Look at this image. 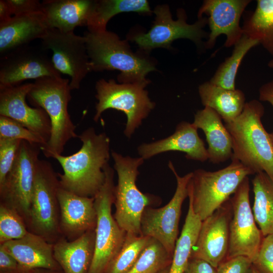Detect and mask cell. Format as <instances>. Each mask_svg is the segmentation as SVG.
Wrapping results in <instances>:
<instances>
[{"mask_svg":"<svg viewBox=\"0 0 273 273\" xmlns=\"http://www.w3.org/2000/svg\"><path fill=\"white\" fill-rule=\"evenodd\" d=\"M197 129L193 123L181 121L177 124L172 134L140 145L138 147V154L145 160L163 153L179 151L186 154L187 159L205 162L208 160V154Z\"/></svg>","mask_w":273,"mask_h":273,"instance_id":"ffe728a7","label":"cell"},{"mask_svg":"<svg viewBox=\"0 0 273 273\" xmlns=\"http://www.w3.org/2000/svg\"><path fill=\"white\" fill-rule=\"evenodd\" d=\"M58 178L50 162L39 159L26 223L29 232L53 244L62 237L60 229Z\"/></svg>","mask_w":273,"mask_h":273,"instance_id":"52a82bcc","label":"cell"},{"mask_svg":"<svg viewBox=\"0 0 273 273\" xmlns=\"http://www.w3.org/2000/svg\"><path fill=\"white\" fill-rule=\"evenodd\" d=\"M252 261L247 257L238 256L225 259L216 268L217 273H250Z\"/></svg>","mask_w":273,"mask_h":273,"instance_id":"74e56055","label":"cell"},{"mask_svg":"<svg viewBox=\"0 0 273 273\" xmlns=\"http://www.w3.org/2000/svg\"><path fill=\"white\" fill-rule=\"evenodd\" d=\"M171 255L157 240L151 238L139 259L126 273H158L170 266Z\"/></svg>","mask_w":273,"mask_h":273,"instance_id":"d6a6232c","label":"cell"},{"mask_svg":"<svg viewBox=\"0 0 273 273\" xmlns=\"http://www.w3.org/2000/svg\"><path fill=\"white\" fill-rule=\"evenodd\" d=\"M264 113L263 105L253 99L224 125L232 140L231 159L239 161L254 174L265 172L273 181V132H268L262 123Z\"/></svg>","mask_w":273,"mask_h":273,"instance_id":"7a4b0ae2","label":"cell"},{"mask_svg":"<svg viewBox=\"0 0 273 273\" xmlns=\"http://www.w3.org/2000/svg\"><path fill=\"white\" fill-rule=\"evenodd\" d=\"M149 83H117L114 79L99 80L96 83L98 100L94 120L97 122L107 109H113L125 114L127 121L123 133L131 138L155 106L145 89Z\"/></svg>","mask_w":273,"mask_h":273,"instance_id":"9c48e42d","label":"cell"},{"mask_svg":"<svg viewBox=\"0 0 273 273\" xmlns=\"http://www.w3.org/2000/svg\"><path fill=\"white\" fill-rule=\"evenodd\" d=\"M250 0H205L198 12V18L207 17L210 33L204 47L211 49L217 38L221 34L226 36L224 46L231 47L236 44L244 35L240 21Z\"/></svg>","mask_w":273,"mask_h":273,"instance_id":"e0dca14e","label":"cell"},{"mask_svg":"<svg viewBox=\"0 0 273 273\" xmlns=\"http://www.w3.org/2000/svg\"><path fill=\"white\" fill-rule=\"evenodd\" d=\"M41 39L42 49L53 52L51 60L56 69L70 77L71 90L79 89L91 72L84 37L51 28Z\"/></svg>","mask_w":273,"mask_h":273,"instance_id":"5bb4252c","label":"cell"},{"mask_svg":"<svg viewBox=\"0 0 273 273\" xmlns=\"http://www.w3.org/2000/svg\"><path fill=\"white\" fill-rule=\"evenodd\" d=\"M184 273H217L216 268L207 261L191 258Z\"/></svg>","mask_w":273,"mask_h":273,"instance_id":"60d3db41","label":"cell"},{"mask_svg":"<svg viewBox=\"0 0 273 273\" xmlns=\"http://www.w3.org/2000/svg\"><path fill=\"white\" fill-rule=\"evenodd\" d=\"M61 76L52 60L42 50L24 46L3 55L0 61V86H15L26 80Z\"/></svg>","mask_w":273,"mask_h":273,"instance_id":"9a60e30c","label":"cell"},{"mask_svg":"<svg viewBox=\"0 0 273 273\" xmlns=\"http://www.w3.org/2000/svg\"><path fill=\"white\" fill-rule=\"evenodd\" d=\"M168 166L176 178L175 193L169 202L163 207H147L142 215L141 226L142 235L157 240L173 256L177 240L181 207L188 197V185L192 172L180 176L171 161L168 162Z\"/></svg>","mask_w":273,"mask_h":273,"instance_id":"8fae6325","label":"cell"},{"mask_svg":"<svg viewBox=\"0 0 273 273\" xmlns=\"http://www.w3.org/2000/svg\"><path fill=\"white\" fill-rule=\"evenodd\" d=\"M252 266L260 273H273V234L263 237Z\"/></svg>","mask_w":273,"mask_h":273,"instance_id":"8d00e7d4","label":"cell"},{"mask_svg":"<svg viewBox=\"0 0 273 273\" xmlns=\"http://www.w3.org/2000/svg\"><path fill=\"white\" fill-rule=\"evenodd\" d=\"M202 105L215 111L224 122L238 117L245 105L246 98L241 90H229L217 86L209 81L199 86Z\"/></svg>","mask_w":273,"mask_h":273,"instance_id":"484cf974","label":"cell"},{"mask_svg":"<svg viewBox=\"0 0 273 273\" xmlns=\"http://www.w3.org/2000/svg\"><path fill=\"white\" fill-rule=\"evenodd\" d=\"M170 266L162 270L161 271H159L158 273H168L169 270Z\"/></svg>","mask_w":273,"mask_h":273,"instance_id":"f6af8a7d","label":"cell"},{"mask_svg":"<svg viewBox=\"0 0 273 273\" xmlns=\"http://www.w3.org/2000/svg\"><path fill=\"white\" fill-rule=\"evenodd\" d=\"M41 11L15 15L0 22V53L2 56L17 48L41 39L49 29Z\"/></svg>","mask_w":273,"mask_h":273,"instance_id":"7402d4cb","label":"cell"},{"mask_svg":"<svg viewBox=\"0 0 273 273\" xmlns=\"http://www.w3.org/2000/svg\"><path fill=\"white\" fill-rule=\"evenodd\" d=\"M254 174L236 159L217 171L195 170L188 185L189 202L194 212L204 220L231 198L246 177Z\"/></svg>","mask_w":273,"mask_h":273,"instance_id":"8992f818","label":"cell"},{"mask_svg":"<svg viewBox=\"0 0 273 273\" xmlns=\"http://www.w3.org/2000/svg\"><path fill=\"white\" fill-rule=\"evenodd\" d=\"M58 199L60 229L63 237L72 241L95 230L97 211L94 197L80 196L60 187Z\"/></svg>","mask_w":273,"mask_h":273,"instance_id":"d6986e66","label":"cell"},{"mask_svg":"<svg viewBox=\"0 0 273 273\" xmlns=\"http://www.w3.org/2000/svg\"><path fill=\"white\" fill-rule=\"evenodd\" d=\"M22 141L0 138V186L11 170Z\"/></svg>","mask_w":273,"mask_h":273,"instance_id":"d590c367","label":"cell"},{"mask_svg":"<svg viewBox=\"0 0 273 273\" xmlns=\"http://www.w3.org/2000/svg\"><path fill=\"white\" fill-rule=\"evenodd\" d=\"M130 12L148 15L153 12L149 2L146 0L95 1L86 26L88 31L106 30L107 24L113 17L121 13Z\"/></svg>","mask_w":273,"mask_h":273,"instance_id":"83f0119b","label":"cell"},{"mask_svg":"<svg viewBox=\"0 0 273 273\" xmlns=\"http://www.w3.org/2000/svg\"><path fill=\"white\" fill-rule=\"evenodd\" d=\"M13 16L8 0L0 1V22L5 21Z\"/></svg>","mask_w":273,"mask_h":273,"instance_id":"7bdbcfd3","label":"cell"},{"mask_svg":"<svg viewBox=\"0 0 273 273\" xmlns=\"http://www.w3.org/2000/svg\"><path fill=\"white\" fill-rule=\"evenodd\" d=\"M0 138L20 140L38 145L40 148L47 143L38 134L16 121L0 115Z\"/></svg>","mask_w":273,"mask_h":273,"instance_id":"e575fe53","label":"cell"},{"mask_svg":"<svg viewBox=\"0 0 273 273\" xmlns=\"http://www.w3.org/2000/svg\"><path fill=\"white\" fill-rule=\"evenodd\" d=\"M28 232L24 219L18 212L1 203L0 244L22 238Z\"/></svg>","mask_w":273,"mask_h":273,"instance_id":"836d02e7","label":"cell"},{"mask_svg":"<svg viewBox=\"0 0 273 273\" xmlns=\"http://www.w3.org/2000/svg\"><path fill=\"white\" fill-rule=\"evenodd\" d=\"M95 230L69 241L61 237L53 244L54 256L64 273H87L95 251Z\"/></svg>","mask_w":273,"mask_h":273,"instance_id":"cb8c5ba5","label":"cell"},{"mask_svg":"<svg viewBox=\"0 0 273 273\" xmlns=\"http://www.w3.org/2000/svg\"><path fill=\"white\" fill-rule=\"evenodd\" d=\"M253 12L244 17V34L258 40L273 57V0H257Z\"/></svg>","mask_w":273,"mask_h":273,"instance_id":"4316f807","label":"cell"},{"mask_svg":"<svg viewBox=\"0 0 273 273\" xmlns=\"http://www.w3.org/2000/svg\"><path fill=\"white\" fill-rule=\"evenodd\" d=\"M248 176L230 198L233 215L229 226V246L225 259L244 256L252 261L259 252L263 236L257 226L249 200Z\"/></svg>","mask_w":273,"mask_h":273,"instance_id":"4fadbf2b","label":"cell"},{"mask_svg":"<svg viewBox=\"0 0 273 273\" xmlns=\"http://www.w3.org/2000/svg\"><path fill=\"white\" fill-rule=\"evenodd\" d=\"M32 83L15 86H0V115L19 122L40 136L47 143L51 132V123L46 111L31 107L26 101Z\"/></svg>","mask_w":273,"mask_h":273,"instance_id":"ac0fdd59","label":"cell"},{"mask_svg":"<svg viewBox=\"0 0 273 273\" xmlns=\"http://www.w3.org/2000/svg\"><path fill=\"white\" fill-rule=\"evenodd\" d=\"M202 220L194 212L189 202L182 231L177 239L168 273H184L196 242Z\"/></svg>","mask_w":273,"mask_h":273,"instance_id":"f546056e","label":"cell"},{"mask_svg":"<svg viewBox=\"0 0 273 273\" xmlns=\"http://www.w3.org/2000/svg\"><path fill=\"white\" fill-rule=\"evenodd\" d=\"M91 71L118 70L119 83H149L146 78L156 70L152 61L132 52L128 43L115 33L105 30L85 33L84 36Z\"/></svg>","mask_w":273,"mask_h":273,"instance_id":"277c9868","label":"cell"},{"mask_svg":"<svg viewBox=\"0 0 273 273\" xmlns=\"http://www.w3.org/2000/svg\"><path fill=\"white\" fill-rule=\"evenodd\" d=\"M267 65L269 67L273 68V59L268 62Z\"/></svg>","mask_w":273,"mask_h":273,"instance_id":"bcb514c9","label":"cell"},{"mask_svg":"<svg viewBox=\"0 0 273 273\" xmlns=\"http://www.w3.org/2000/svg\"><path fill=\"white\" fill-rule=\"evenodd\" d=\"M250 273H260L258 271H257L255 268H254L252 266V269H251V271L250 272Z\"/></svg>","mask_w":273,"mask_h":273,"instance_id":"c3c4849f","label":"cell"},{"mask_svg":"<svg viewBox=\"0 0 273 273\" xmlns=\"http://www.w3.org/2000/svg\"><path fill=\"white\" fill-rule=\"evenodd\" d=\"M233 215L230 198L212 214L202 221L191 258L204 260L215 268L226 257L229 226Z\"/></svg>","mask_w":273,"mask_h":273,"instance_id":"2e32d148","label":"cell"},{"mask_svg":"<svg viewBox=\"0 0 273 273\" xmlns=\"http://www.w3.org/2000/svg\"><path fill=\"white\" fill-rule=\"evenodd\" d=\"M0 246L17 260L24 273L36 269L61 270L54 256L53 244L30 232Z\"/></svg>","mask_w":273,"mask_h":273,"instance_id":"44dd1931","label":"cell"},{"mask_svg":"<svg viewBox=\"0 0 273 273\" xmlns=\"http://www.w3.org/2000/svg\"><path fill=\"white\" fill-rule=\"evenodd\" d=\"M151 238L126 234L124 243L105 273H126L135 263Z\"/></svg>","mask_w":273,"mask_h":273,"instance_id":"1f68e13d","label":"cell"},{"mask_svg":"<svg viewBox=\"0 0 273 273\" xmlns=\"http://www.w3.org/2000/svg\"><path fill=\"white\" fill-rule=\"evenodd\" d=\"M92 0H44L41 11L50 29L74 32L78 26H87L94 7Z\"/></svg>","mask_w":273,"mask_h":273,"instance_id":"603a6c76","label":"cell"},{"mask_svg":"<svg viewBox=\"0 0 273 273\" xmlns=\"http://www.w3.org/2000/svg\"><path fill=\"white\" fill-rule=\"evenodd\" d=\"M82 142L80 149L69 155H56L63 173H58L60 187L76 195L94 197L106 180L104 171L110 157L109 136L97 133L93 127L78 135Z\"/></svg>","mask_w":273,"mask_h":273,"instance_id":"6da1fadb","label":"cell"},{"mask_svg":"<svg viewBox=\"0 0 273 273\" xmlns=\"http://www.w3.org/2000/svg\"><path fill=\"white\" fill-rule=\"evenodd\" d=\"M40 147L22 141L14 164L0 186L1 203L28 219L31 196Z\"/></svg>","mask_w":273,"mask_h":273,"instance_id":"7c38bea8","label":"cell"},{"mask_svg":"<svg viewBox=\"0 0 273 273\" xmlns=\"http://www.w3.org/2000/svg\"><path fill=\"white\" fill-rule=\"evenodd\" d=\"M104 171L105 182L94 197L97 211L95 251L87 273H105L121 249L126 234L112 214L114 202V170L108 163Z\"/></svg>","mask_w":273,"mask_h":273,"instance_id":"ba28073f","label":"cell"},{"mask_svg":"<svg viewBox=\"0 0 273 273\" xmlns=\"http://www.w3.org/2000/svg\"><path fill=\"white\" fill-rule=\"evenodd\" d=\"M259 100L268 102L273 107V79L260 86L259 89Z\"/></svg>","mask_w":273,"mask_h":273,"instance_id":"b9f144b4","label":"cell"},{"mask_svg":"<svg viewBox=\"0 0 273 273\" xmlns=\"http://www.w3.org/2000/svg\"><path fill=\"white\" fill-rule=\"evenodd\" d=\"M192 123L197 129H202L205 135L210 162L219 164L232 158L231 136L221 117L215 111L208 107L197 111Z\"/></svg>","mask_w":273,"mask_h":273,"instance_id":"d4e9b609","label":"cell"},{"mask_svg":"<svg viewBox=\"0 0 273 273\" xmlns=\"http://www.w3.org/2000/svg\"><path fill=\"white\" fill-rule=\"evenodd\" d=\"M61 270H54L46 269H36L31 271L29 273H64Z\"/></svg>","mask_w":273,"mask_h":273,"instance_id":"ee69618b","label":"cell"},{"mask_svg":"<svg viewBox=\"0 0 273 273\" xmlns=\"http://www.w3.org/2000/svg\"><path fill=\"white\" fill-rule=\"evenodd\" d=\"M178 19L174 20L168 5H162L155 7V20L147 33H140L134 35L131 40L134 41L142 50L146 52L163 48L169 49L172 42L177 39L186 38L193 41L200 47L204 38H208L209 34L204 28L207 24V18L202 17L192 24L187 22L185 11L179 9L177 11Z\"/></svg>","mask_w":273,"mask_h":273,"instance_id":"30bf717a","label":"cell"},{"mask_svg":"<svg viewBox=\"0 0 273 273\" xmlns=\"http://www.w3.org/2000/svg\"><path fill=\"white\" fill-rule=\"evenodd\" d=\"M111 155L118 176L114 188V217L126 233L141 235V223L145 209L153 203L160 202V198L143 193L137 187L138 168L145 161L142 158L124 156L113 151Z\"/></svg>","mask_w":273,"mask_h":273,"instance_id":"5b68a950","label":"cell"},{"mask_svg":"<svg viewBox=\"0 0 273 273\" xmlns=\"http://www.w3.org/2000/svg\"><path fill=\"white\" fill-rule=\"evenodd\" d=\"M70 80L58 77H44L34 80L27 98L35 108L43 109L51 123L50 139L40 148L47 158L62 155L72 139L78 138L76 126L68 112L71 100Z\"/></svg>","mask_w":273,"mask_h":273,"instance_id":"3957f363","label":"cell"},{"mask_svg":"<svg viewBox=\"0 0 273 273\" xmlns=\"http://www.w3.org/2000/svg\"><path fill=\"white\" fill-rule=\"evenodd\" d=\"M258 44V40L244 34L234 46L231 56L220 64L209 81L225 89H236L235 80L239 66L247 53Z\"/></svg>","mask_w":273,"mask_h":273,"instance_id":"4dcf8cb0","label":"cell"},{"mask_svg":"<svg viewBox=\"0 0 273 273\" xmlns=\"http://www.w3.org/2000/svg\"><path fill=\"white\" fill-rule=\"evenodd\" d=\"M254 195L253 215L263 237L273 234V181L264 172L252 180Z\"/></svg>","mask_w":273,"mask_h":273,"instance_id":"f1b7e54d","label":"cell"},{"mask_svg":"<svg viewBox=\"0 0 273 273\" xmlns=\"http://www.w3.org/2000/svg\"><path fill=\"white\" fill-rule=\"evenodd\" d=\"M0 273H20L15 271L0 270Z\"/></svg>","mask_w":273,"mask_h":273,"instance_id":"7dc6e473","label":"cell"},{"mask_svg":"<svg viewBox=\"0 0 273 273\" xmlns=\"http://www.w3.org/2000/svg\"><path fill=\"white\" fill-rule=\"evenodd\" d=\"M0 270L24 273L17 260L1 246Z\"/></svg>","mask_w":273,"mask_h":273,"instance_id":"ab89813d","label":"cell"},{"mask_svg":"<svg viewBox=\"0 0 273 273\" xmlns=\"http://www.w3.org/2000/svg\"><path fill=\"white\" fill-rule=\"evenodd\" d=\"M13 16L41 11V2L38 0H8Z\"/></svg>","mask_w":273,"mask_h":273,"instance_id":"f35d334b","label":"cell"}]
</instances>
